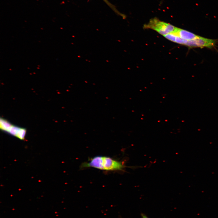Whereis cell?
I'll use <instances>...</instances> for the list:
<instances>
[{
	"label": "cell",
	"mask_w": 218,
	"mask_h": 218,
	"mask_svg": "<svg viewBox=\"0 0 218 218\" xmlns=\"http://www.w3.org/2000/svg\"><path fill=\"white\" fill-rule=\"evenodd\" d=\"M141 215L142 218H148L147 216L143 213H141Z\"/></svg>",
	"instance_id": "obj_10"
},
{
	"label": "cell",
	"mask_w": 218,
	"mask_h": 218,
	"mask_svg": "<svg viewBox=\"0 0 218 218\" xmlns=\"http://www.w3.org/2000/svg\"><path fill=\"white\" fill-rule=\"evenodd\" d=\"M12 125L7 120L1 118L0 121V128L2 131L7 132Z\"/></svg>",
	"instance_id": "obj_6"
},
{
	"label": "cell",
	"mask_w": 218,
	"mask_h": 218,
	"mask_svg": "<svg viewBox=\"0 0 218 218\" xmlns=\"http://www.w3.org/2000/svg\"><path fill=\"white\" fill-rule=\"evenodd\" d=\"M103 0L117 13L119 15H121V14L116 9L115 7L113 5H112L110 2H109L107 0Z\"/></svg>",
	"instance_id": "obj_9"
},
{
	"label": "cell",
	"mask_w": 218,
	"mask_h": 218,
	"mask_svg": "<svg viewBox=\"0 0 218 218\" xmlns=\"http://www.w3.org/2000/svg\"><path fill=\"white\" fill-rule=\"evenodd\" d=\"M21 128L12 125L7 132L10 134L17 137L18 132Z\"/></svg>",
	"instance_id": "obj_7"
},
{
	"label": "cell",
	"mask_w": 218,
	"mask_h": 218,
	"mask_svg": "<svg viewBox=\"0 0 218 218\" xmlns=\"http://www.w3.org/2000/svg\"><path fill=\"white\" fill-rule=\"evenodd\" d=\"M177 27L172 25L160 21L155 17L151 19L149 22L144 26V28L153 30L163 36L173 33Z\"/></svg>",
	"instance_id": "obj_2"
},
{
	"label": "cell",
	"mask_w": 218,
	"mask_h": 218,
	"mask_svg": "<svg viewBox=\"0 0 218 218\" xmlns=\"http://www.w3.org/2000/svg\"><path fill=\"white\" fill-rule=\"evenodd\" d=\"M216 40L205 38L201 36L194 40L188 41L186 46L189 47L211 48L215 45Z\"/></svg>",
	"instance_id": "obj_3"
},
{
	"label": "cell",
	"mask_w": 218,
	"mask_h": 218,
	"mask_svg": "<svg viewBox=\"0 0 218 218\" xmlns=\"http://www.w3.org/2000/svg\"><path fill=\"white\" fill-rule=\"evenodd\" d=\"M123 162L109 157L97 156L90 158L81 165V167H92L100 170L113 171L122 170L126 167Z\"/></svg>",
	"instance_id": "obj_1"
},
{
	"label": "cell",
	"mask_w": 218,
	"mask_h": 218,
	"mask_svg": "<svg viewBox=\"0 0 218 218\" xmlns=\"http://www.w3.org/2000/svg\"><path fill=\"white\" fill-rule=\"evenodd\" d=\"M171 33L188 41L195 40L200 36L188 31L178 28H177L173 33Z\"/></svg>",
	"instance_id": "obj_4"
},
{
	"label": "cell",
	"mask_w": 218,
	"mask_h": 218,
	"mask_svg": "<svg viewBox=\"0 0 218 218\" xmlns=\"http://www.w3.org/2000/svg\"><path fill=\"white\" fill-rule=\"evenodd\" d=\"M26 132V130L25 128H21L18 134L17 137L21 140H23L25 138Z\"/></svg>",
	"instance_id": "obj_8"
},
{
	"label": "cell",
	"mask_w": 218,
	"mask_h": 218,
	"mask_svg": "<svg viewBox=\"0 0 218 218\" xmlns=\"http://www.w3.org/2000/svg\"><path fill=\"white\" fill-rule=\"evenodd\" d=\"M164 36L170 41L183 45H186L188 41L173 33L168 34Z\"/></svg>",
	"instance_id": "obj_5"
}]
</instances>
